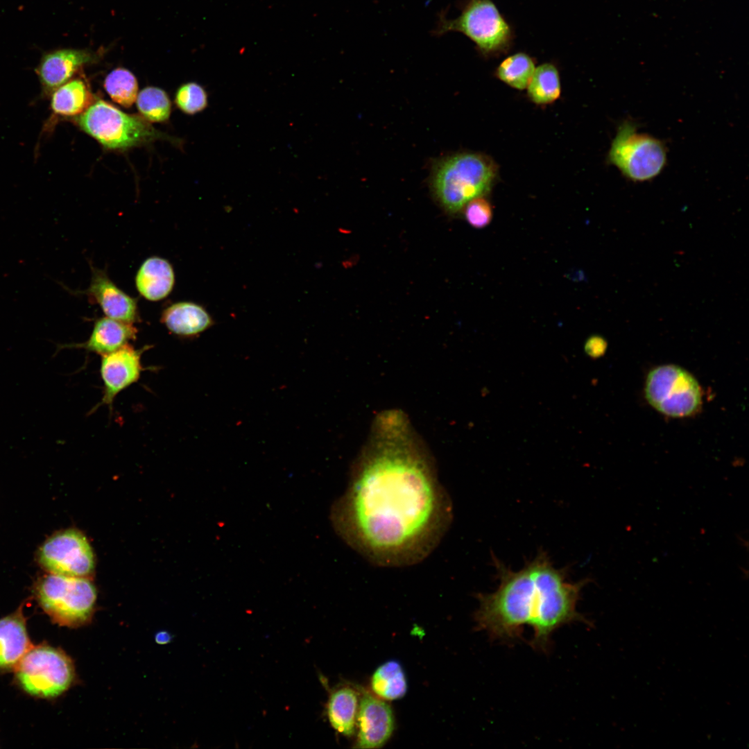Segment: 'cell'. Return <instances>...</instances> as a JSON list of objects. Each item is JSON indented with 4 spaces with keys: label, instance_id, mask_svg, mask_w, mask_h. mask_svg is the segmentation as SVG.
Returning a JSON list of instances; mask_svg holds the SVG:
<instances>
[{
    "label": "cell",
    "instance_id": "cell-1",
    "mask_svg": "<svg viewBox=\"0 0 749 749\" xmlns=\"http://www.w3.org/2000/svg\"><path fill=\"white\" fill-rule=\"evenodd\" d=\"M452 516L432 456L408 417L381 412L332 506L336 533L372 564L409 566L436 549Z\"/></svg>",
    "mask_w": 749,
    "mask_h": 749
},
{
    "label": "cell",
    "instance_id": "cell-2",
    "mask_svg": "<svg viewBox=\"0 0 749 749\" xmlns=\"http://www.w3.org/2000/svg\"><path fill=\"white\" fill-rule=\"evenodd\" d=\"M493 562L499 586L492 593L478 594L474 616L477 628L490 637L515 640L529 626L532 646L544 651L558 628L572 621L587 622L577 611V603L589 579L569 581L567 570L554 567L544 551L518 571L497 558Z\"/></svg>",
    "mask_w": 749,
    "mask_h": 749
},
{
    "label": "cell",
    "instance_id": "cell-3",
    "mask_svg": "<svg viewBox=\"0 0 749 749\" xmlns=\"http://www.w3.org/2000/svg\"><path fill=\"white\" fill-rule=\"evenodd\" d=\"M498 173V166L490 156L462 152L437 162L431 173V184L444 209L456 213L471 200L488 193Z\"/></svg>",
    "mask_w": 749,
    "mask_h": 749
},
{
    "label": "cell",
    "instance_id": "cell-4",
    "mask_svg": "<svg viewBox=\"0 0 749 749\" xmlns=\"http://www.w3.org/2000/svg\"><path fill=\"white\" fill-rule=\"evenodd\" d=\"M73 121L108 150H126L156 140L178 143L175 139L156 130L142 117L126 113L103 99L94 101Z\"/></svg>",
    "mask_w": 749,
    "mask_h": 749
},
{
    "label": "cell",
    "instance_id": "cell-5",
    "mask_svg": "<svg viewBox=\"0 0 749 749\" xmlns=\"http://www.w3.org/2000/svg\"><path fill=\"white\" fill-rule=\"evenodd\" d=\"M33 592L44 612L60 626L77 628L92 621L97 592L87 577L49 573L37 580Z\"/></svg>",
    "mask_w": 749,
    "mask_h": 749
},
{
    "label": "cell",
    "instance_id": "cell-6",
    "mask_svg": "<svg viewBox=\"0 0 749 749\" xmlns=\"http://www.w3.org/2000/svg\"><path fill=\"white\" fill-rule=\"evenodd\" d=\"M608 162L634 182L649 181L660 174L667 162V149L660 139L639 132L630 120L619 126L607 155Z\"/></svg>",
    "mask_w": 749,
    "mask_h": 749
},
{
    "label": "cell",
    "instance_id": "cell-7",
    "mask_svg": "<svg viewBox=\"0 0 749 749\" xmlns=\"http://www.w3.org/2000/svg\"><path fill=\"white\" fill-rule=\"evenodd\" d=\"M15 669L22 689L40 698L60 696L75 679L71 659L62 650L49 645L32 646Z\"/></svg>",
    "mask_w": 749,
    "mask_h": 749
},
{
    "label": "cell",
    "instance_id": "cell-8",
    "mask_svg": "<svg viewBox=\"0 0 749 749\" xmlns=\"http://www.w3.org/2000/svg\"><path fill=\"white\" fill-rule=\"evenodd\" d=\"M460 32L486 56L497 55L509 49L512 30L491 0H470L455 19L441 17L436 33Z\"/></svg>",
    "mask_w": 749,
    "mask_h": 749
},
{
    "label": "cell",
    "instance_id": "cell-9",
    "mask_svg": "<svg viewBox=\"0 0 749 749\" xmlns=\"http://www.w3.org/2000/svg\"><path fill=\"white\" fill-rule=\"evenodd\" d=\"M645 395L656 410L673 417L692 415L701 403L700 388L696 379L673 365L651 371L646 381Z\"/></svg>",
    "mask_w": 749,
    "mask_h": 749
},
{
    "label": "cell",
    "instance_id": "cell-10",
    "mask_svg": "<svg viewBox=\"0 0 749 749\" xmlns=\"http://www.w3.org/2000/svg\"><path fill=\"white\" fill-rule=\"evenodd\" d=\"M39 565L49 574L88 577L95 567L93 549L86 536L75 528L57 531L39 547Z\"/></svg>",
    "mask_w": 749,
    "mask_h": 749
},
{
    "label": "cell",
    "instance_id": "cell-11",
    "mask_svg": "<svg viewBox=\"0 0 749 749\" xmlns=\"http://www.w3.org/2000/svg\"><path fill=\"white\" fill-rule=\"evenodd\" d=\"M150 347L146 345L136 349L128 343L102 356L100 374L103 384V397L92 411L103 404L111 409L115 397L139 379L145 370L141 364V356Z\"/></svg>",
    "mask_w": 749,
    "mask_h": 749
},
{
    "label": "cell",
    "instance_id": "cell-12",
    "mask_svg": "<svg viewBox=\"0 0 749 749\" xmlns=\"http://www.w3.org/2000/svg\"><path fill=\"white\" fill-rule=\"evenodd\" d=\"M101 53L86 49H61L44 53L35 69L41 95L50 94L72 79L84 66L98 60Z\"/></svg>",
    "mask_w": 749,
    "mask_h": 749
},
{
    "label": "cell",
    "instance_id": "cell-13",
    "mask_svg": "<svg viewBox=\"0 0 749 749\" xmlns=\"http://www.w3.org/2000/svg\"><path fill=\"white\" fill-rule=\"evenodd\" d=\"M356 718L357 748H380L393 732L395 721L391 707L380 698L368 693L361 697Z\"/></svg>",
    "mask_w": 749,
    "mask_h": 749
},
{
    "label": "cell",
    "instance_id": "cell-14",
    "mask_svg": "<svg viewBox=\"0 0 749 749\" xmlns=\"http://www.w3.org/2000/svg\"><path fill=\"white\" fill-rule=\"evenodd\" d=\"M92 278L89 287L80 292L98 304L105 316L110 318L134 324L140 320L137 300L120 288L108 277L105 270L91 266Z\"/></svg>",
    "mask_w": 749,
    "mask_h": 749
},
{
    "label": "cell",
    "instance_id": "cell-15",
    "mask_svg": "<svg viewBox=\"0 0 749 749\" xmlns=\"http://www.w3.org/2000/svg\"><path fill=\"white\" fill-rule=\"evenodd\" d=\"M137 332L133 324L104 316L94 322L92 332L86 341L81 343L58 344L55 353L65 348H83L103 356L135 340Z\"/></svg>",
    "mask_w": 749,
    "mask_h": 749
},
{
    "label": "cell",
    "instance_id": "cell-16",
    "mask_svg": "<svg viewBox=\"0 0 749 749\" xmlns=\"http://www.w3.org/2000/svg\"><path fill=\"white\" fill-rule=\"evenodd\" d=\"M160 322L173 335L192 338L210 328L214 320L200 304L193 302H177L162 312Z\"/></svg>",
    "mask_w": 749,
    "mask_h": 749
},
{
    "label": "cell",
    "instance_id": "cell-17",
    "mask_svg": "<svg viewBox=\"0 0 749 749\" xmlns=\"http://www.w3.org/2000/svg\"><path fill=\"white\" fill-rule=\"evenodd\" d=\"M31 647L22 604L0 619V669L15 668Z\"/></svg>",
    "mask_w": 749,
    "mask_h": 749
},
{
    "label": "cell",
    "instance_id": "cell-18",
    "mask_svg": "<svg viewBox=\"0 0 749 749\" xmlns=\"http://www.w3.org/2000/svg\"><path fill=\"white\" fill-rule=\"evenodd\" d=\"M175 284V273L170 262L162 257H148L140 266L135 285L145 299L156 302L167 297Z\"/></svg>",
    "mask_w": 749,
    "mask_h": 749
},
{
    "label": "cell",
    "instance_id": "cell-19",
    "mask_svg": "<svg viewBox=\"0 0 749 749\" xmlns=\"http://www.w3.org/2000/svg\"><path fill=\"white\" fill-rule=\"evenodd\" d=\"M51 117L49 127L58 118H75L84 112L94 101L87 83L81 78H72L56 88L50 94Z\"/></svg>",
    "mask_w": 749,
    "mask_h": 749
},
{
    "label": "cell",
    "instance_id": "cell-20",
    "mask_svg": "<svg viewBox=\"0 0 749 749\" xmlns=\"http://www.w3.org/2000/svg\"><path fill=\"white\" fill-rule=\"evenodd\" d=\"M356 691L347 685L338 686L329 692L326 714L331 726L345 737L354 734L359 700Z\"/></svg>",
    "mask_w": 749,
    "mask_h": 749
},
{
    "label": "cell",
    "instance_id": "cell-21",
    "mask_svg": "<svg viewBox=\"0 0 749 749\" xmlns=\"http://www.w3.org/2000/svg\"><path fill=\"white\" fill-rule=\"evenodd\" d=\"M371 688L380 698L396 700L407 691L405 673L399 662L390 660L380 665L372 675Z\"/></svg>",
    "mask_w": 749,
    "mask_h": 749
},
{
    "label": "cell",
    "instance_id": "cell-22",
    "mask_svg": "<svg viewBox=\"0 0 749 749\" xmlns=\"http://www.w3.org/2000/svg\"><path fill=\"white\" fill-rule=\"evenodd\" d=\"M528 98L537 105H548L558 100L561 94L559 72L551 63L535 67L527 86Z\"/></svg>",
    "mask_w": 749,
    "mask_h": 749
},
{
    "label": "cell",
    "instance_id": "cell-23",
    "mask_svg": "<svg viewBox=\"0 0 749 749\" xmlns=\"http://www.w3.org/2000/svg\"><path fill=\"white\" fill-rule=\"evenodd\" d=\"M535 69V62L531 56L524 53H517L500 63L495 76L508 86L523 90L527 87Z\"/></svg>",
    "mask_w": 749,
    "mask_h": 749
},
{
    "label": "cell",
    "instance_id": "cell-24",
    "mask_svg": "<svg viewBox=\"0 0 749 749\" xmlns=\"http://www.w3.org/2000/svg\"><path fill=\"white\" fill-rule=\"evenodd\" d=\"M103 86L111 99L124 107H131L136 101L137 80L127 69L119 67L111 71L105 77Z\"/></svg>",
    "mask_w": 749,
    "mask_h": 749
},
{
    "label": "cell",
    "instance_id": "cell-25",
    "mask_svg": "<svg viewBox=\"0 0 749 749\" xmlns=\"http://www.w3.org/2000/svg\"><path fill=\"white\" fill-rule=\"evenodd\" d=\"M135 102L141 117L149 122L162 123L170 117V98L159 87L150 86L144 88L138 93Z\"/></svg>",
    "mask_w": 749,
    "mask_h": 749
},
{
    "label": "cell",
    "instance_id": "cell-26",
    "mask_svg": "<svg viewBox=\"0 0 749 749\" xmlns=\"http://www.w3.org/2000/svg\"><path fill=\"white\" fill-rule=\"evenodd\" d=\"M175 102L178 107L187 114L203 111L208 105V95L205 88L195 82L182 85L178 89Z\"/></svg>",
    "mask_w": 749,
    "mask_h": 749
},
{
    "label": "cell",
    "instance_id": "cell-27",
    "mask_svg": "<svg viewBox=\"0 0 749 749\" xmlns=\"http://www.w3.org/2000/svg\"><path fill=\"white\" fill-rule=\"evenodd\" d=\"M464 207L466 221L473 227L483 228L491 222L492 209L490 203L483 196L471 200Z\"/></svg>",
    "mask_w": 749,
    "mask_h": 749
},
{
    "label": "cell",
    "instance_id": "cell-28",
    "mask_svg": "<svg viewBox=\"0 0 749 749\" xmlns=\"http://www.w3.org/2000/svg\"><path fill=\"white\" fill-rule=\"evenodd\" d=\"M605 346L606 343L603 338L593 336L587 340L585 350L588 355L591 356H597L604 352Z\"/></svg>",
    "mask_w": 749,
    "mask_h": 749
}]
</instances>
